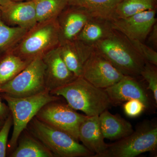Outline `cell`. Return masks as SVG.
<instances>
[{
    "instance_id": "obj_17",
    "label": "cell",
    "mask_w": 157,
    "mask_h": 157,
    "mask_svg": "<svg viewBox=\"0 0 157 157\" xmlns=\"http://www.w3.org/2000/svg\"><path fill=\"white\" fill-rule=\"evenodd\" d=\"M99 123L104 139L118 140L132 134V124L120 115L113 114L108 109L99 115Z\"/></svg>"
},
{
    "instance_id": "obj_11",
    "label": "cell",
    "mask_w": 157,
    "mask_h": 157,
    "mask_svg": "<svg viewBox=\"0 0 157 157\" xmlns=\"http://www.w3.org/2000/svg\"><path fill=\"white\" fill-rule=\"evenodd\" d=\"M137 77L124 76L115 84L105 89L112 105H119L132 99L143 102L146 109L153 108L154 101L147 92V89L136 79Z\"/></svg>"
},
{
    "instance_id": "obj_2",
    "label": "cell",
    "mask_w": 157,
    "mask_h": 157,
    "mask_svg": "<svg viewBox=\"0 0 157 157\" xmlns=\"http://www.w3.org/2000/svg\"><path fill=\"white\" fill-rule=\"evenodd\" d=\"M95 49L125 76L138 77L145 61L128 38L112 29L95 45Z\"/></svg>"
},
{
    "instance_id": "obj_13",
    "label": "cell",
    "mask_w": 157,
    "mask_h": 157,
    "mask_svg": "<svg viewBox=\"0 0 157 157\" xmlns=\"http://www.w3.org/2000/svg\"><path fill=\"white\" fill-rule=\"evenodd\" d=\"M92 17L84 9L68 6L57 18L59 45L76 40L84 26Z\"/></svg>"
},
{
    "instance_id": "obj_4",
    "label": "cell",
    "mask_w": 157,
    "mask_h": 157,
    "mask_svg": "<svg viewBox=\"0 0 157 157\" xmlns=\"http://www.w3.org/2000/svg\"><path fill=\"white\" fill-rule=\"evenodd\" d=\"M1 95L8 104L13 119V132L8 144V150L11 152L16 147L21 134L26 129L29 123L40 109L49 102L60 99L59 97L52 94L47 90L24 98H14L5 93H1Z\"/></svg>"
},
{
    "instance_id": "obj_8",
    "label": "cell",
    "mask_w": 157,
    "mask_h": 157,
    "mask_svg": "<svg viewBox=\"0 0 157 157\" xmlns=\"http://www.w3.org/2000/svg\"><path fill=\"white\" fill-rule=\"evenodd\" d=\"M59 101L45 104L36 117L43 122L68 133L78 141L79 127L87 116L78 113L68 104Z\"/></svg>"
},
{
    "instance_id": "obj_32",
    "label": "cell",
    "mask_w": 157,
    "mask_h": 157,
    "mask_svg": "<svg viewBox=\"0 0 157 157\" xmlns=\"http://www.w3.org/2000/svg\"><path fill=\"white\" fill-rule=\"evenodd\" d=\"M13 1H16V2H21V1H29V0H13Z\"/></svg>"
},
{
    "instance_id": "obj_24",
    "label": "cell",
    "mask_w": 157,
    "mask_h": 157,
    "mask_svg": "<svg viewBox=\"0 0 157 157\" xmlns=\"http://www.w3.org/2000/svg\"><path fill=\"white\" fill-rule=\"evenodd\" d=\"M37 22L57 18L68 6V0H34Z\"/></svg>"
},
{
    "instance_id": "obj_10",
    "label": "cell",
    "mask_w": 157,
    "mask_h": 157,
    "mask_svg": "<svg viewBox=\"0 0 157 157\" xmlns=\"http://www.w3.org/2000/svg\"><path fill=\"white\" fill-rule=\"evenodd\" d=\"M156 9L147 10L123 18L109 20L111 28L130 40L144 42L157 22Z\"/></svg>"
},
{
    "instance_id": "obj_18",
    "label": "cell",
    "mask_w": 157,
    "mask_h": 157,
    "mask_svg": "<svg viewBox=\"0 0 157 157\" xmlns=\"http://www.w3.org/2000/svg\"><path fill=\"white\" fill-rule=\"evenodd\" d=\"M11 157H55L45 145L25 129L20 135Z\"/></svg>"
},
{
    "instance_id": "obj_28",
    "label": "cell",
    "mask_w": 157,
    "mask_h": 157,
    "mask_svg": "<svg viewBox=\"0 0 157 157\" xmlns=\"http://www.w3.org/2000/svg\"><path fill=\"white\" fill-rule=\"evenodd\" d=\"M124 112L130 117H136L140 116L146 110L143 102L137 99H132L126 101L123 104Z\"/></svg>"
},
{
    "instance_id": "obj_1",
    "label": "cell",
    "mask_w": 157,
    "mask_h": 157,
    "mask_svg": "<svg viewBox=\"0 0 157 157\" xmlns=\"http://www.w3.org/2000/svg\"><path fill=\"white\" fill-rule=\"evenodd\" d=\"M50 93L64 98L70 107L88 117L99 116L112 105L105 90L96 87L82 77Z\"/></svg>"
},
{
    "instance_id": "obj_16",
    "label": "cell",
    "mask_w": 157,
    "mask_h": 157,
    "mask_svg": "<svg viewBox=\"0 0 157 157\" xmlns=\"http://www.w3.org/2000/svg\"><path fill=\"white\" fill-rule=\"evenodd\" d=\"M78 140L82 145L94 154L93 157H97L105 151L107 144L101 132L99 116L88 117L79 127Z\"/></svg>"
},
{
    "instance_id": "obj_6",
    "label": "cell",
    "mask_w": 157,
    "mask_h": 157,
    "mask_svg": "<svg viewBox=\"0 0 157 157\" xmlns=\"http://www.w3.org/2000/svg\"><path fill=\"white\" fill-rule=\"evenodd\" d=\"M157 147V125L144 121L127 137L108 144L106 149L97 157H135Z\"/></svg>"
},
{
    "instance_id": "obj_23",
    "label": "cell",
    "mask_w": 157,
    "mask_h": 157,
    "mask_svg": "<svg viewBox=\"0 0 157 157\" xmlns=\"http://www.w3.org/2000/svg\"><path fill=\"white\" fill-rule=\"evenodd\" d=\"M157 0H122L113 15V18H123L147 10L156 9Z\"/></svg>"
},
{
    "instance_id": "obj_22",
    "label": "cell",
    "mask_w": 157,
    "mask_h": 157,
    "mask_svg": "<svg viewBox=\"0 0 157 157\" xmlns=\"http://www.w3.org/2000/svg\"><path fill=\"white\" fill-rule=\"evenodd\" d=\"M28 30L8 25L0 14V56L12 51Z\"/></svg>"
},
{
    "instance_id": "obj_26",
    "label": "cell",
    "mask_w": 157,
    "mask_h": 157,
    "mask_svg": "<svg viewBox=\"0 0 157 157\" xmlns=\"http://www.w3.org/2000/svg\"><path fill=\"white\" fill-rule=\"evenodd\" d=\"M130 41L145 62H148L152 64L157 66V52L155 50L147 46L144 42L136 40Z\"/></svg>"
},
{
    "instance_id": "obj_14",
    "label": "cell",
    "mask_w": 157,
    "mask_h": 157,
    "mask_svg": "<svg viewBox=\"0 0 157 157\" xmlns=\"http://www.w3.org/2000/svg\"><path fill=\"white\" fill-rule=\"evenodd\" d=\"M45 65V82L49 91L67 84L77 78L65 64L59 46L42 56Z\"/></svg>"
},
{
    "instance_id": "obj_9",
    "label": "cell",
    "mask_w": 157,
    "mask_h": 157,
    "mask_svg": "<svg viewBox=\"0 0 157 157\" xmlns=\"http://www.w3.org/2000/svg\"><path fill=\"white\" fill-rule=\"evenodd\" d=\"M124 76L94 48L83 65L82 77L96 87L105 89Z\"/></svg>"
},
{
    "instance_id": "obj_5",
    "label": "cell",
    "mask_w": 157,
    "mask_h": 157,
    "mask_svg": "<svg viewBox=\"0 0 157 157\" xmlns=\"http://www.w3.org/2000/svg\"><path fill=\"white\" fill-rule=\"evenodd\" d=\"M57 18L37 23L29 30L12 52L23 59L32 61L59 45Z\"/></svg>"
},
{
    "instance_id": "obj_19",
    "label": "cell",
    "mask_w": 157,
    "mask_h": 157,
    "mask_svg": "<svg viewBox=\"0 0 157 157\" xmlns=\"http://www.w3.org/2000/svg\"><path fill=\"white\" fill-rule=\"evenodd\" d=\"M122 0H68V6L84 9L93 17L109 20Z\"/></svg>"
},
{
    "instance_id": "obj_12",
    "label": "cell",
    "mask_w": 157,
    "mask_h": 157,
    "mask_svg": "<svg viewBox=\"0 0 157 157\" xmlns=\"http://www.w3.org/2000/svg\"><path fill=\"white\" fill-rule=\"evenodd\" d=\"M0 14L3 21L11 26L29 30L38 23L34 0H5L0 4Z\"/></svg>"
},
{
    "instance_id": "obj_15",
    "label": "cell",
    "mask_w": 157,
    "mask_h": 157,
    "mask_svg": "<svg viewBox=\"0 0 157 157\" xmlns=\"http://www.w3.org/2000/svg\"><path fill=\"white\" fill-rule=\"evenodd\" d=\"M59 48L61 56L69 70L76 77H82L83 65L94 47L76 40L59 45Z\"/></svg>"
},
{
    "instance_id": "obj_7",
    "label": "cell",
    "mask_w": 157,
    "mask_h": 157,
    "mask_svg": "<svg viewBox=\"0 0 157 157\" xmlns=\"http://www.w3.org/2000/svg\"><path fill=\"white\" fill-rule=\"evenodd\" d=\"M42 57L34 59L15 77L1 86V93L14 98H24L37 94L47 90L45 65Z\"/></svg>"
},
{
    "instance_id": "obj_31",
    "label": "cell",
    "mask_w": 157,
    "mask_h": 157,
    "mask_svg": "<svg viewBox=\"0 0 157 157\" xmlns=\"http://www.w3.org/2000/svg\"><path fill=\"white\" fill-rule=\"evenodd\" d=\"M4 121H0V129L2 128L4 124Z\"/></svg>"
},
{
    "instance_id": "obj_20",
    "label": "cell",
    "mask_w": 157,
    "mask_h": 157,
    "mask_svg": "<svg viewBox=\"0 0 157 157\" xmlns=\"http://www.w3.org/2000/svg\"><path fill=\"white\" fill-rule=\"evenodd\" d=\"M112 29L109 20L93 17L84 26L76 40L94 46Z\"/></svg>"
},
{
    "instance_id": "obj_3",
    "label": "cell",
    "mask_w": 157,
    "mask_h": 157,
    "mask_svg": "<svg viewBox=\"0 0 157 157\" xmlns=\"http://www.w3.org/2000/svg\"><path fill=\"white\" fill-rule=\"evenodd\" d=\"M27 130L57 157H93L94 154L72 136L43 122L36 117Z\"/></svg>"
},
{
    "instance_id": "obj_21",
    "label": "cell",
    "mask_w": 157,
    "mask_h": 157,
    "mask_svg": "<svg viewBox=\"0 0 157 157\" xmlns=\"http://www.w3.org/2000/svg\"><path fill=\"white\" fill-rule=\"evenodd\" d=\"M30 62L23 59L12 52L0 56V86L15 77Z\"/></svg>"
},
{
    "instance_id": "obj_29",
    "label": "cell",
    "mask_w": 157,
    "mask_h": 157,
    "mask_svg": "<svg viewBox=\"0 0 157 157\" xmlns=\"http://www.w3.org/2000/svg\"><path fill=\"white\" fill-rule=\"evenodd\" d=\"M11 113L8 105L2 101V97L0 91V121H5Z\"/></svg>"
},
{
    "instance_id": "obj_27",
    "label": "cell",
    "mask_w": 157,
    "mask_h": 157,
    "mask_svg": "<svg viewBox=\"0 0 157 157\" xmlns=\"http://www.w3.org/2000/svg\"><path fill=\"white\" fill-rule=\"evenodd\" d=\"M13 126V119L11 113L4 121L0 129V157H6L8 149V138L11 127Z\"/></svg>"
},
{
    "instance_id": "obj_25",
    "label": "cell",
    "mask_w": 157,
    "mask_h": 157,
    "mask_svg": "<svg viewBox=\"0 0 157 157\" xmlns=\"http://www.w3.org/2000/svg\"><path fill=\"white\" fill-rule=\"evenodd\" d=\"M157 66L145 62V65L140 72L142 76L147 83V90L152 94L153 98L157 104Z\"/></svg>"
},
{
    "instance_id": "obj_30",
    "label": "cell",
    "mask_w": 157,
    "mask_h": 157,
    "mask_svg": "<svg viewBox=\"0 0 157 157\" xmlns=\"http://www.w3.org/2000/svg\"><path fill=\"white\" fill-rule=\"evenodd\" d=\"M148 42L157 48V22L154 25L148 36Z\"/></svg>"
},
{
    "instance_id": "obj_33",
    "label": "cell",
    "mask_w": 157,
    "mask_h": 157,
    "mask_svg": "<svg viewBox=\"0 0 157 157\" xmlns=\"http://www.w3.org/2000/svg\"><path fill=\"white\" fill-rule=\"evenodd\" d=\"M5 1V0H0V4H1V3H2V2L3 1Z\"/></svg>"
}]
</instances>
